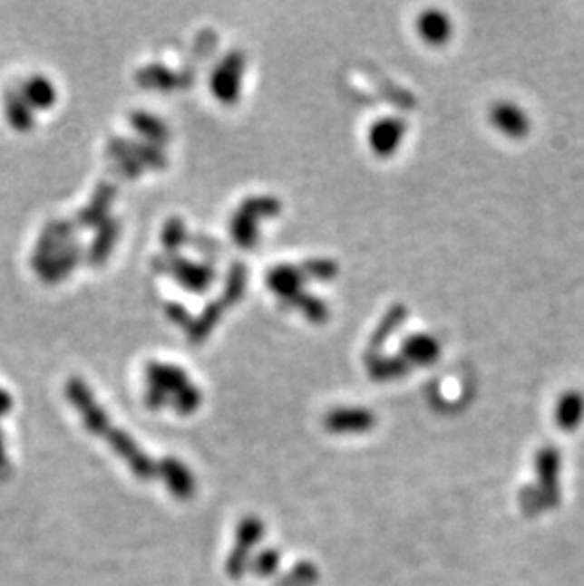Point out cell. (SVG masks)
Listing matches in <instances>:
<instances>
[{
  "label": "cell",
  "mask_w": 584,
  "mask_h": 586,
  "mask_svg": "<svg viewBox=\"0 0 584 586\" xmlns=\"http://www.w3.org/2000/svg\"><path fill=\"white\" fill-rule=\"evenodd\" d=\"M8 473H10V465H8V457H6L3 435H0V478H6Z\"/></svg>",
  "instance_id": "3"
},
{
  "label": "cell",
  "mask_w": 584,
  "mask_h": 586,
  "mask_svg": "<svg viewBox=\"0 0 584 586\" xmlns=\"http://www.w3.org/2000/svg\"><path fill=\"white\" fill-rule=\"evenodd\" d=\"M10 397H8V393H5V391H0V416H5L8 410H10Z\"/></svg>",
  "instance_id": "4"
},
{
  "label": "cell",
  "mask_w": 584,
  "mask_h": 586,
  "mask_svg": "<svg viewBox=\"0 0 584 586\" xmlns=\"http://www.w3.org/2000/svg\"><path fill=\"white\" fill-rule=\"evenodd\" d=\"M584 414V400L582 397L571 393L568 397H563L560 407H558V421H560V427L561 429H575L577 423L580 421Z\"/></svg>",
  "instance_id": "2"
},
{
  "label": "cell",
  "mask_w": 584,
  "mask_h": 586,
  "mask_svg": "<svg viewBox=\"0 0 584 586\" xmlns=\"http://www.w3.org/2000/svg\"><path fill=\"white\" fill-rule=\"evenodd\" d=\"M537 473H539V482H540L542 503H545V507H549V504H556L560 499V488H558L560 457L554 448H545L539 452Z\"/></svg>",
  "instance_id": "1"
}]
</instances>
